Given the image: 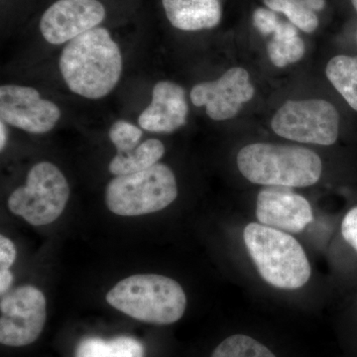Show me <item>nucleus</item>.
<instances>
[{"label": "nucleus", "mask_w": 357, "mask_h": 357, "mask_svg": "<svg viewBox=\"0 0 357 357\" xmlns=\"http://www.w3.org/2000/svg\"><path fill=\"white\" fill-rule=\"evenodd\" d=\"M62 116L55 102L45 100L36 89L18 84L0 88V117L7 126L31 134L50 132Z\"/></svg>", "instance_id": "obj_9"}, {"label": "nucleus", "mask_w": 357, "mask_h": 357, "mask_svg": "<svg viewBox=\"0 0 357 357\" xmlns=\"http://www.w3.org/2000/svg\"><path fill=\"white\" fill-rule=\"evenodd\" d=\"M264 3L272 11L285 14L291 23L302 31L312 33L318 28V17L307 7L306 0H264Z\"/></svg>", "instance_id": "obj_20"}, {"label": "nucleus", "mask_w": 357, "mask_h": 357, "mask_svg": "<svg viewBox=\"0 0 357 357\" xmlns=\"http://www.w3.org/2000/svg\"><path fill=\"white\" fill-rule=\"evenodd\" d=\"M107 301L131 318L155 325L176 323L187 307L182 286L157 274L133 275L119 281L107 294Z\"/></svg>", "instance_id": "obj_3"}, {"label": "nucleus", "mask_w": 357, "mask_h": 357, "mask_svg": "<svg viewBox=\"0 0 357 357\" xmlns=\"http://www.w3.org/2000/svg\"><path fill=\"white\" fill-rule=\"evenodd\" d=\"M145 349L136 338L121 335L103 340L84 338L76 349V357H144Z\"/></svg>", "instance_id": "obj_16"}, {"label": "nucleus", "mask_w": 357, "mask_h": 357, "mask_svg": "<svg viewBox=\"0 0 357 357\" xmlns=\"http://www.w3.org/2000/svg\"><path fill=\"white\" fill-rule=\"evenodd\" d=\"M169 22L183 31L211 29L220 23V0H162Z\"/></svg>", "instance_id": "obj_14"}, {"label": "nucleus", "mask_w": 357, "mask_h": 357, "mask_svg": "<svg viewBox=\"0 0 357 357\" xmlns=\"http://www.w3.org/2000/svg\"><path fill=\"white\" fill-rule=\"evenodd\" d=\"M255 96L248 70L231 68L217 81L204 82L192 89L191 100L196 107H206L211 119L227 121L238 114L243 103Z\"/></svg>", "instance_id": "obj_10"}, {"label": "nucleus", "mask_w": 357, "mask_h": 357, "mask_svg": "<svg viewBox=\"0 0 357 357\" xmlns=\"http://www.w3.org/2000/svg\"><path fill=\"white\" fill-rule=\"evenodd\" d=\"M271 126L286 139L328 146L337 140L340 116L326 100H293L276 112Z\"/></svg>", "instance_id": "obj_7"}, {"label": "nucleus", "mask_w": 357, "mask_h": 357, "mask_svg": "<svg viewBox=\"0 0 357 357\" xmlns=\"http://www.w3.org/2000/svg\"><path fill=\"white\" fill-rule=\"evenodd\" d=\"M16 248L7 237L0 236V271H6L13 266L16 259Z\"/></svg>", "instance_id": "obj_24"}, {"label": "nucleus", "mask_w": 357, "mask_h": 357, "mask_svg": "<svg viewBox=\"0 0 357 357\" xmlns=\"http://www.w3.org/2000/svg\"><path fill=\"white\" fill-rule=\"evenodd\" d=\"M280 23L274 11L258 8L253 13V24L262 35L273 34Z\"/></svg>", "instance_id": "obj_22"}, {"label": "nucleus", "mask_w": 357, "mask_h": 357, "mask_svg": "<svg viewBox=\"0 0 357 357\" xmlns=\"http://www.w3.org/2000/svg\"><path fill=\"white\" fill-rule=\"evenodd\" d=\"M352 6H354V8H356V10L357 11V0H351Z\"/></svg>", "instance_id": "obj_28"}, {"label": "nucleus", "mask_w": 357, "mask_h": 357, "mask_svg": "<svg viewBox=\"0 0 357 357\" xmlns=\"http://www.w3.org/2000/svg\"><path fill=\"white\" fill-rule=\"evenodd\" d=\"M256 217L261 225L299 234L312 222L311 204L292 188L267 185L258 195Z\"/></svg>", "instance_id": "obj_12"}, {"label": "nucleus", "mask_w": 357, "mask_h": 357, "mask_svg": "<svg viewBox=\"0 0 357 357\" xmlns=\"http://www.w3.org/2000/svg\"><path fill=\"white\" fill-rule=\"evenodd\" d=\"M326 72L328 81L357 112V57L337 56L328 62Z\"/></svg>", "instance_id": "obj_18"}, {"label": "nucleus", "mask_w": 357, "mask_h": 357, "mask_svg": "<svg viewBox=\"0 0 357 357\" xmlns=\"http://www.w3.org/2000/svg\"><path fill=\"white\" fill-rule=\"evenodd\" d=\"M13 281V275L9 270L6 271H0V294L3 295L6 291L10 287Z\"/></svg>", "instance_id": "obj_25"}, {"label": "nucleus", "mask_w": 357, "mask_h": 357, "mask_svg": "<svg viewBox=\"0 0 357 357\" xmlns=\"http://www.w3.org/2000/svg\"><path fill=\"white\" fill-rule=\"evenodd\" d=\"M6 126V122L2 121L0 122V149H1V151H3L4 148H6L7 138H8V131H7Z\"/></svg>", "instance_id": "obj_26"}, {"label": "nucleus", "mask_w": 357, "mask_h": 357, "mask_svg": "<svg viewBox=\"0 0 357 357\" xmlns=\"http://www.w3.org/2000/svg\"><path fill=\"white\" fill-rule=\"evenodd\" d=\"M0 342L26 347L36 342L46 323V299L39 289L23 286L6 294L0 303Z\"/></svg>", "instance_id": "obj_8"}, {"label": "nucleus", "mask_w": 357, "mask_h": 357, "mask_svg": "<svg viewBox=\"0 0 357 357\" xmlns=\"http://www.w3.org/2000/svg\"><path fill=\"white\" fill-rule=\"evenodd\" d=\"M243 238L249 255L268 284L284 290L306 285L311 265L304 249L290 234L252 222L244 229Z\"/></svg>", "instance_id": "obj_4"}, {"label": "nucleus", "mask_w": 357, "mask_h": 357, "mask_svg": "<svg viewBox=\"0 0 357 357\" xmlns=\"http://www.w3.org/2000/svg\"><path fill=\"white\" fill-rule=\"evenodd\" d=\"M175 174L157 163L141 172L116 176L105 190V204L121 217L149 215L166 208L177 199Z\"/></svg>", "instance_id": "obj_5"}, {"label": "nucleus", "mask_w": 357, "mask_h": 357, "mask_svg": "<svg viewBox=\"0 0 357 357\" xmlns=\"http://www.w3.org/2000/svg\"><path fill=\"white\" fill-rule=\"evenodd\" d=\"M70 185L64 174L51 162H39L30 169L26 184L11 192L8 208L34 227L49 225L64 211Z\"/></svg>", "instance_id": "obj_6"}, {"label": "nucleus", "mask_w": 357, "mask_h": 357, "mask_svg": "<svg viewBox=\"0 0 357 357\" xmlns=\"http://www.w3.org/2000/svg\"><path fill=\"white\" fill-rule=\"evenodd\" d=\"M165 154V146L161 140L150 138L128 152H117L110 161L109 172L116 176L128 175L146 170L156 165Z\"/></svg>", "instance_id": "obj_15"}, {"label": "nucleus", "mask_w": 357, "mask_h": 357, "mask_svg": "<svg viewBox=\"0 0 357 357\" xmlns=\"http://www.w3.org/2000/svg\"><path fill=\"white\" fill-rule=\"evenodd\" d=\"M189 107L185 89L171 81L158 82L152 89V100L138 119L141 128L149 132L171 133L187 122Z\"/></svg>", "instance_id": "obj_13"}, {"label": "nucleus", "mask_w": 357, "mask_h": 357, "mask_svg": "<svg viewBox=\"0 0 357 357\" xmlns=\"http://www.w3.org/2000/svg\"><path fill=\"white\" fill-rule=\"evenodd\" d=\"M273 35V39L268 44L267 51L274 66L284 68L303 58L305 44L300 38L295 25L292 23L281 22Z\"/></svg>", "instance_id": "obj_17"}, {"label": "nucleus", "mask_w": 357, "mask_h": 357, "mask_svg": "<svg viewBox=\"0 0 357 357\" xmlns=\"http://www.w3.org/2000/svg\"><path fill=\"white\" fill-rule=\"evenodd\" d=\"M59 69L72 93L88 100H100L109 96L121 79V48L109 30L93 28L66 45Z\"/></svg>", "instance_id": "obj_1"}, {"label": "nucleus", "mask_w": 357, "mask_h": 357, "mask_svg": "<svg viewBox=\"0 0 357 357\" xmlns=\"http://www.w3.org/2000/svg\"><path fill=\"white\" fill-rule=\"evenodd\" d=\"M342 234L357 252V206L349 211L342 220Z\"/></svg>", "instance_id": "obj_23"}, {"label": "nucleus", "mask_w": 357, "mask_h": 357, "mask_svg": "<svg viewBox=\"0 0 357 357\" xmlns=\"http://www.w3.org/2000/svg\"><path fill=\"white\" fill-rule=\"evenodd\" d=\"M306 3L307 7L314 13L321 10L325 7V0H306Z\"/></svg>", "instance_id": "obj_27"}, {"label": "nucleus", "mask_w": 357, "mask_h": 357, "mask_svg": "<svg viewBox=\"0 0 357 357\" xmlns=\"http://www.w3.org/2000/svg\"><path fill=\"white\" fill-rule=\"evenodd\" d=\"M105 14V6L98 0H58L42 15L40 31L48 43H69L98 27Z\"/></svg>", "instance_id": "obj_11"}, {"label": "nucleus", "mask_w": 357, "mask_h": 357, "mask_svg": "<svg viewBox=\"0 0 357 357\" xmlns=\"http://www.w3.org/2000/svg\"><path fill=\"white\" fill-rule=\"evenodd\" d=\"M237 166L253 184L288 188L316 184L323 171L319 155L295 145L255 143L237 155Z\"/></svg>", "instance_id": "obj_2"}, {"label": "nucleus", "mask_w": 357, "mask_h": 357, "mask_svg": "<svg viewBox=\"0 0 357 357\" xmlns=\"http://www.w3.org/2000/svg\"><path fill=\"white\" fill-rule=\"evenodd\" d=\"M142 130L131 122L119 119L110 126L109 140L116 148L117 152H128L140 144Z\"/></svg>", "instance_id": "obj_21"}, {"label": "nucleus", "mask_w": 357, "mask_h": 357, "mask_svg": "<svg viewBox=\"0 0 357 357\" xmlns=\"http://www.w3.org/2000/svg\"><path fill=\"white\" fill-rule=\"evenodd\" d=\"M211 357H277L273 352L246 335H234L225 338L215 347Z\"/></svg>", "instance_id": "obj_19"}]
</instances>
